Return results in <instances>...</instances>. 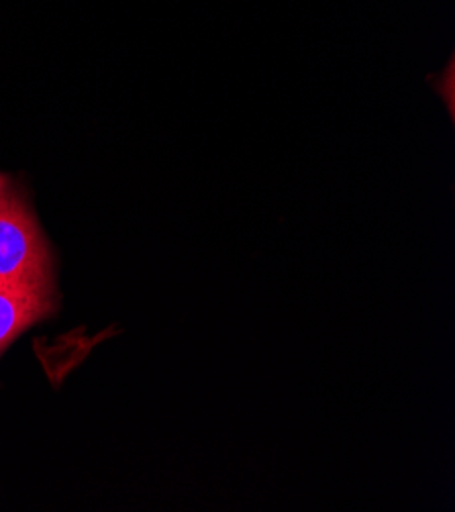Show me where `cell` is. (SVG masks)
I'll return each mask as SVG.
<instances>
[{"label": "cell", "instance_id": "1", "mask_svg": "<svg viewBox=\"0 0 455 512\" xmlns=\"http://www.w3.org/2000/svg\"><path fill=\"white\" fill-rule=\"evenodd\" d=\"M0 284L23 288H54V255L17 190L0 200Z\"/></svg>", "mask_w": 455, "mask_h": 512}, {"label": "cell", "instance_id": "2", "mask_svg": "<svg viewBox=\"0 0 455 512\" xmlns=\"http://www.w3.org/2000/svg\"><path fill=\"white\" fill-rule=\"evenodd\" d=\"M58 309L56 288H23L0 284V353L29 327Z\"/></svg>", "mask_w": 455, "mask_h": 512}, {"label": "cell", "instance_id": "3", "mask_svg": "<svg viewBox=\"0 0 455 512\" xmlns=\"http://www.w3.org/2000/svg\"><path fill=\"white\" fill-rule=\"evenodd\" d=\"M11 188H13V186H11V178L5 176V174H0V200H3V196H5Z\"/></svg>", "mask_w": 455, "mask_h": 512}]
</instances>
